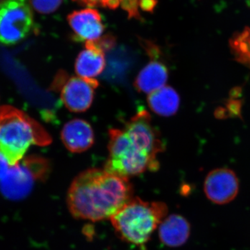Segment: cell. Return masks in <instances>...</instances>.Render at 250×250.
Returning <instances> with one entry per match:
<instances>
[{"label": "cell", "instance_id": "6da1fadb", "mask_svg": "<svg viewBox=\"0 0 250 250\" xmlns=\"http://www.w3.org/2000/svg\"><path fill=\"white\" fill-rule=\"evenodd\" d=\"M129 179L105 170L91 168L72 181L67 204L72 216L98 222L110 219L134 197Z\"/></svg>", "mask_w": 250, "mask_h": 250}, {"label": "cell", "instance_id": "7a4b0ae2", "mask_svg": "<svg viewBox=\"0 0 250 250\" xmlns=\"http://www.w3.org/2000/svg\"><path fill=\"white\" fill-rule=\"evenodd\" d=\"M51 142L50 135L35 120L14 106H0V154L10 166L19 164L33 145Z\"/></svg>", "mask_w": 250, "mask_h": 250}, {"label": "cell", "instance_id": "3957f363", "mask_svg": "<svg viewBox=\"0 0 250 250\" xmlns=\"http://www.w3.org/2000/svg\"><path fill=\"white\" fill-rule=\"evenodd\" d=\"M167 206L164 202H146L133 197L110 220L122 240L144 247L167 216Z\"/></svg>", "mask_w": 250, "mask_h": 250}, {"label": "cell", "instance_id": "277c9868", "mask_svg": "<svg viewBox=\"0 0 250 250\" xmlns=\"http://www.w3.org/2000/svg\"><path fill=\"white\" fill-rule=\"evenodd\" d=\"M108 136V157L104 170L129 179L146 171L155 172L159 168V160L136 147L124 129H110Z\"/></svg>", "mask_w": 250, "mask_h": 250}, {"label": "cell", "instance_id": "5b68a950", "mask_svg": "<svg viewBox=\"0 0 250 250\" xmlns=\"http://www.w3.org/2000/svg\"><path fill=\"white\" fill-rule=\"evenodd\" d=\"M32 10L28 0L0 1V44L14 45L34 29Z\"/></svg>", "mask_w": 250, "mask_h": 250}, {"label": "cell", "instance_id": "8992f818", "mask_svg": "<svg viewBox=\"0 0 250 250\" xmlns=\"http://www.w3.org/2000/svg\"><path fill=\"white\" fill-rule=\"evenodd\" d=\"M98 85L97 80L68 77L64 72L59 74L56 80V88L60 90L62 104L73 113H83L91 106Z\"/></svg>", "mask_w": 250, "mask_h": 250}, {"label": "cell", "instance_id": "52a82bcc", "mask_svg": "<svg viewBox=\"0 0 250 250\" xmlns=\"http://www.w3.org/2000/svg\"><path fill=\"white\" fill-rule=\"evenodd\" d=\"M125 132L135 146L154 159L165 150V145L159 131L152 124L147 111L141 110L126 123Z\"/></svg>", "mask_w": 250, "mask_h": 250}, {"label": "cell", "instance_id": "ba28073f", "mask_svg": "<svg viewBox=\"0 0 250 250\" xmlns=\"http://www.w3.org/2000/svg\"><path fill=\"white\" fill-rule=\"evenodd\" d=\"M143 45L150 60L136 77L134 85L140 93L150 94L165 86L168 69L161 61V52L157 46L147 41H143Z\"/></svg>", "mask_w": 250, "mask_h": 250}, {"label": "cell", "instance_id": "9c48e42d", "mask_svg": "<svg viewBox=\"0 0 250 250\" xmlns=\"http://www.w3.org/2000/svg\"><path fill=\"white\" fill-rule=\"evenodd\" d=\"M204 190L210 202L215 205H226L236 198L239 182L236 174L230 169H215L207 174Z\"/></svg>", "mask_w": 250, "mask_h": 250}, {"label": "cell", "instance_id": "30bf717a", "mask_svg": "<svg viewBox=\"0 0 250 250\" xmlns=\"http://www.w3.org/2000/svg\"><path fill=\"white\" fill-rule=\"evenodd\" d=\"M67 19L73 32L72 38L77 42L98 40L105 29L98 10L88 8L75 11L69 14Z\"/></svg>", "mask_w": 250, "mask_h": 250}, {"label": "cell", "instance_id": "8fae6325", "mask_svg": "<svg viewBox=\"0 0 250 250\" xmlns=\"http://www.w3.org/2000/svg\"><path fill=\"white\" fill-rule=\"evenodd\" d=\"M36 180L34 174L24 164L10 166L9 170L0 180L1 193L11 200H21L32 190Z\"/></svg>", "mask_w": 250, "mask_h": 250}, {"label": "cell", "instance_id": "7c38bea8", "mask_svg": "<svg viewBox=\"0 0 250 250\" xmlns=\"http://www.w3.org/2000/svg\"><path fill=\"white\" fill-rule=\"evenodd\" d=\"M61 136L65 147L72 153L85 152L95 142L93 127L82 119H73L67 123L62 127Z\"/></svg>", "mask_w": 250, "mask_h": 250}, {"label": "cell", "instance_id": "4fadbf2b", "mask_svg": "<svg viewBox=\"0 0 250 250\" xmlns=\"http://www.w3.org/2000/svg\"><path fill=\"white\" fill-rule=\"evenodd\" d=\"M190 234V223L180 215L166 216L159 227V236L161 243L170 248L183 246Z\"/></svg>", "mask_w": 250, "mask_h": 250}, {"label": "cell", "instance_id": "5bb4252c", "mask_svg": "<svg viewBox=\"0 0 250 250\" xmlns=\"http://www.w3.org/2000/svg\"><path fill=\"white\" fill-rule=\"evenodd\" d=\"M85 49L81 52L75 62L77 76L85 80H96L106 67L105 53L90 42H85Z\"/></svg>", "mask_w": 250, "mask_h": 250}, {"label": "cell", "instance_id": "9a60e30c", "mask_svg": "<svg viewBox=\"0 0 250 250\" xmlns=\"http://www.w3.org/2000/svg\"><path fill=\"white\" fill-rule=\"evenodd\" d=\"M147 103L150 109L156 114L163 117H170L178 111L180 98L173 88L165 85L149 94Z\"/></svg>", "mask_w": 250, "mask_h": 250}, {"label": "cell", "instance_id": "2e32d148", "mask_svg": "<svg viewBox=\"0 0 250 250\" xmlns=\"http://www.w3.org/2000/svg\"><path fill=\"white\" fill-rule=\"evenodd\" d=\"M230 47L235 59L250 68V30L244 29L233 36L230 41Z\"/></svg>", "mask_w": 250, "mask_h": 250}, {"label": "cell", "instance_id": "e0dca14e", "mask_svg": "<svg viewBox=\"0 0 250 250\" xmlns=\"http://www.w3.org/2000/svg\"><path fill=\"white\" fill-rule=\"evenodd\" d=\"M22 163L34 174L36 179L39 180H45L50 172V164L49 161L42 156H27Z\"/></svg>", "mask_w": 250, "mask_h": 250}, {"label": "cell", "instance_id": "ac0fdd59", "mask_svg": "<svg viewBox=\"0 0 250 250\" xmlns=\"http://www.w3.org/2000/svg\"><path fill=\"white\" fill-rule=\"evenodd\" d=\"M62 0H29V4L40 14H48L58 9Z\"/></svg>", "mask_w": 250, "mask_h": 250}, {"label": "cell", "instance_id": "d6986e66", "mask_svg": "<svg viewBox=\"0 0 250 250\" xmlns=\"http://www.w3.org/2000/svg\"><path fill=\"white\" fill-rule=\"evenodd\" d=\"M73 1L81 5H85L90 7L101 6V7L114 9L121 4L123 0H73Z\"/></svg>", "mask_w": 250, "mask_h": 250}, {"label": "cell", "instance_id": "ffe728a7", "mask_svg": "<svg viewBox=\"0 0 250 250\" xmlns=\"http://www.w3.org/2000/svg\"><path fill=\"white\" fill-rule=\"evenodd\" d=\"M88 42H90L92 45L95 46L97 48L103 51L104 53L113 49L116 43V39L111 35L104 36L98 39V40L88 41Z\"/></svg>", "mask_w": 250, "mask_h": 250}, {"label": "cell", "instance_id": "44dd1931", "mask_svg": "<svg viewBox=\"0 0 250 250\" xmlns=\"http://www.w3.org/2000/svg\"><path fill=\"white\" fill-rule=\"evenodd\" d=\"M121 4L129 17H139V0H123Z\"/></svg>", "mask_w": 250, "mask_h": 250}, {"label": "cell", "instance_id": "7402d4cb", "mask_svg": "<svg viewBox=\"0 0 250 250\" xmlns=\"http://www.w3.org/2000/svg\"><path fill=\"white\" fill-rule=\"evenodd\" d=\"M156 0H139V5L144 11H151L155 7Z\"/></svg>", "mask_w": 250, "mask_h": 250}, {"label": "cell", "instance_id": "603a6c76", "mask_svg": "<svg viewBox=\"0 0 250 250\" xmlns=\"http://www.w3.org/2000/svg\"><path fill=\"white\" fill-rule=\"evenodd\" d=\"M9 167L7 161L0 154V180L4 177Z\"/></svg>", "mask_w": 250, "mask_h": 250}]
</instances>
